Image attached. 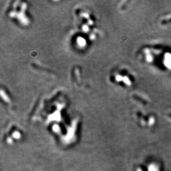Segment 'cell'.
<instances>
[]
</instances>
